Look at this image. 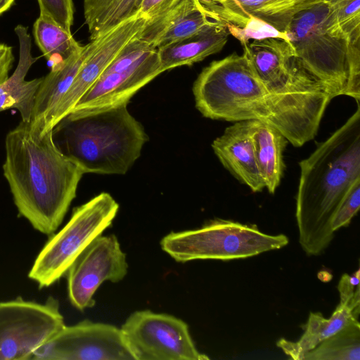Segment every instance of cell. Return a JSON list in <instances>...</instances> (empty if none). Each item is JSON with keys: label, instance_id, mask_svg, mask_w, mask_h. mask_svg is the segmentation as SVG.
Here are the masks:
<instances>
[{"label": "cell", "instance_id": "obj_1", "mask_svg": "<svg viewBox=\"0 0 360 360\" xmlns=\"http://www.w3.org/2000/svg\"><path fill=\"white\" fill-rule=\"evenodd\" d=\"M3 174L20 215L37 231L52 235L76 197L84 174L44 132L21 120L5 139Z\"/></svg>", "mask_w": 360, "mask_h": 360}, {"label": "cell", "instance_id": "obj_2", "mask_svg": "<svg viewBox=\"0 0 360 360\" xmlns=\"http://www.w3.org/2000/svg\"><path fill=\"white\" fill-rule=\"evenodd\" d=\"M299 164L295 217L299 243L309 256L322 254L334 237L333 218L360 181V105Z\"/></svg>", "mask_w": 360, "mask_h": 360}, {"label": "cell", "instance_id": "obj_3", "mask_svg": "<svg viewBox=\"0 0 360 360\" xmlns=\"http://www.w3.org/2000/svg\"><path fill=\"white\" fill-rule=\"evenodd\" d=\"M195 107L205 117L228 122L257 120L280 131L300 147L317 134L313 122L257 77L243 53L236 52L205 67L193 83Z\"/></svg>", "mask_w": 360, "mask_h": 360}, {"label": "cell", "instance_id": "obj_4", "mask_svg": "<svg viewBox=\"0 0 360 360\" xmlns=\"http://www.w3.org/2000/svg\"><path fill=\"white\" fill-rule=\"evenodd\" d=\"M127 104L72 110L53 128L56 146L84 174L127 173L148 140Z\"/></svg>", "mask_w": 360, "mask_h": 360}, {"label": "cell", "instance_id": "obj_5", "mask_svg": "<svg viewBox=\"0 0 360 360\" xmlns=\"http://www.w3.org/2000/svg\"><path fill=\"white\" fill-rule=\"evenodd\" d=\"M334 0L298 13L285 31L302 67L334 98L360 100L359 42H352L341 29Z\"/></svg>", "mask_w": 360, "mask_h": 360}, {"label": "cell", "instance_id": "obj_6", "mask_svg": "<svg viewBox=\"0 0 360 360\" xmlns=\"http://www.w3.org/2000/svg\"><path fill=\"white\" fill-rule=\"evenodd\" d=\"M289 243L284 234L269 235L255 224L215 219L200 228L171 232L160 240L162 250L174 260H231L278 250Z\"/></svg>", "mask_w": 360, "mask_h": 360}, {"label": "cell", "instance_id": "obj_7", "mask_svg": "<svg viewBox=\"0 0 360 360\" xmlns=\"http://www.w3.org/2000/svg\"><path fill=\"white\" fill-rule=\"evenodd\" d=\"M118 210V203L105 192L75 207L68 223L39 252L29 278L40 288L58 281L89 243L111 225Z\"/></svg>", "mask_w": 360, "mask_h": 360}, {"label": "cell", "instance_id": "obj_8", "mask_svg": "<svg viewBox=\"0 0 360 360\" xmlns=\"http://www.w3.org/2000/svg\"><path fill=\"white\" fill-rule=\"evenodd\" d=\"M57 299L44 303L0 302V360L32 359L36 350L65 326Z\"/></svg>", "mask_w": 360, "mask_h": 360}, {"label": "cell", "instance_id": "obj_9", "mask_svg": "<svg viewBox=\"0 0 360 360\" xmlns=\"http://www.w3.org/2000/svg\"><path fill=\"white\" fill-rule=\"evenodd\" d=\"M136 360H207L184 321L150 310L132 313L120 328Z\"/></svg>", "mask_w": 360, "mask_h": 360}, {"label": "cell", "instance_id": "obj_10", "mask_svg": "<svg viewBox=\"0 0 360 360\" xmlns=\"http://www.w3.org/2000/svg\"><path fill=\"white\" fill-rule=\"evenodd\" d=\"M34 360H136L121 328L84 320L65 326L38 348Z\"/></svg>", "mask_w": 360, "mask_h": 360}, {"label": "cell", "instance_id": "obj_11", "mask_svg": "<svg viewBox=\"0 0 360 360\" xmlns=\"http://www.w3.org/2000/svg\"><path fill=\"white\" fill-rule=\"evenodd\" d=\"M128 271L126 254L116 236L100 235L82 251L66 273L68 294L79 310L95 305L94 295L105 281L117 283Z\"/></svg>", "mask_w": 360, "mask_h": 360}, {"label": "cell", "instance_id": "obj_12", "mask_svg": "<svg viewBox=\"0 0 360 360\" xmlns=\"http://www.w3.org/2000/svg\"><path fill=\"white\" fill-rule=\"evenodd\" d=\"M146 18L139 13L96 38L94 49L84 60L71 86L58 103L49 129L74 108L121 49L141 31Z\"/></svg>", "mask_w": 360, "mask_h": 360}, {"label": "cell", "instance_id": "obj_13", "mask_svg": "<svg viewBox=\"0 0 360 360\" xmlns=\"http://www.w3.org/2000/svg\"><path fill=\"white\" fill-rule=\"evenodd\" d=\"M162 72L158 51L151 49L124 70L103 72L72 110H96L128 103L141 88Z\"/></svg>", "mask_w": 360, "mask_h": 360}, {"label": "cell", "instance_id": "obj_14", "mask_svg": "<svg viewBox=\"0 0 360 360\" xmlns=\"http://www.w3.org/2000/svg\"><path fill=\"white\" fill-rule=\"evenodd\" d=\"M212 150L225 169L252 192L264 184L257 163L250 121L236 122L212 143Z\"/></svg>", "mask_w": 360, "mask_h": 360}, {"label": "cell", "instance_id": "obj_15", "mask_svg": "<svg viewBox=\"0 0 360 360\" xmlns=\"http://www.w3.org/2000/svg\"><path fill=\"white\" fill-rule=\"evenodd\" d=\"M340 303L329 319L321 313L310 312L304 333L300 340L292 342L280 339L276 345L290 359L301 360L302 356L316 347L325 339L335 334L359 315V291L342 290Z\"/></svg>", "mask_w": 360, "mask_h": 360}, {"label": "cell", "instance_id": "obj_16", "mask_svg": "<svg viewBox=\"0 0 360 360\" xmlns=\"http://www.w3.org/2000/svg\"><path fill=\"white\" fill-rule=\"evenodd\" d=\"M95 43L96 39L90 40L80 50L54 63L49 73L43 77L35 97L30 121L43 132L51 129H49V124L58 103L71 86Z\"/></svg>", "mask_w": 360, "mask_h": 360}, {"label": "cell", "instance_id": "obj_17", "mask_svg": "<svg viewBox=\"0 0 360 360\" xmlns=\"http://www.w3.org/2000/svg\"><path fill=\"white\" fill-rule=\"evenodd\" d=\"M19 41V60L11 76L0 85V112L17 109L22 120L30 122L35 97L43 77L26 80L31 66L37 60L31 53V38L27 27L18 25L15 28Z\"/></svg>", "mask_w": 360, "mask_h": 360}, {"label": "cell", "instance_id": "obj_18", "mask_svg": "<svg viewBox=\"0 0 360 360\" xmlns=\"http://www.w3.org/2000/svg\"><path fill=\"white\" fill-rule=\"evenodd\" d=\"M229 33L224 24L200 34L157 49L162 72L191 65L219 52L226 45Z\"/></svg>", "mask_w": 360, "mask_h": 360}, {"label": "cell", "instance_id": "obj_19", "mask_svg": "<svg viewBox=\"0 0 360 360\" xmlns=\"http://www.w3.org/2000/svg\"><path fill=\"white\" fill-rule=\"evenodd\" d=\"M257 163L265 188L274 194L283 177V153L288 141L274 127L257 120H249Z\"/></svg>", "mask_w": 360, "mask_h": 360}, {"label": "cell", "instance_id": "obj_20", "mask_svg": "<svg viewBox=\"0 0 360 360\" xmlns=\"http://www.w3.org/2000/svg\"><path fill=\"white\" fill-rule=\"evenodd\" d=\"M143 0H98L84 4L90 40L98 38L139 13Z\"/></svg>", "mask_w": 360, "mask_h": 360}, {"label": "cell", "instance_id": "obj_21", "mask_svg": "<svg viewBox=\"0 0 360 360\" xmlns=\"http://www.w3.org/2000/svg\"><path fill=\"white\" fill-rule=\"evenodd\" d=\"M203 8L199 0H167L146 22L136 37L150 47L171 28L191 13Z\"/></svg>", "mask_w": 360, "mask_h": 360}, {"label": "cell", "instance_id": "obj_22", "mask_svg": "<svg viewBox=\"0 0 360 360\" xmlns=\"http://www.w3.org/2000/svg\"><path fill=\"white\" fill-rule=\"evenodd\" d=\"M360 324L354 319L335 334L325 339L301 360H359Z\"/></svg>", "mask_w": 360, "mask_h": 360}, {"label": "cell", "instance_id": "obj_23", "mask_svg": "<svg viewBox=\"0 0 360 360\" xmlns=\"http://www.w3.org/2000/svg\"><path fill=\"white\" fill-rule=\"evenodd\" d=\"M35 42L44 56L51 60L58 56L61 60L80 50L82 47L68 32L52 20L39 15L33 25Z\"/></svg>", "mask_w": 360, "mask_h": 360}, {"label": "cell", "instance_id": "obj_24", "mask_svg": "<svg viewBox=\"0 0 360 360\" xmlns=\"http://www.w3.org/2000/svg\"><path fill=\"white\" fill-rule=\"evenodd\" d=\"M243 45L250 39L259 40L266 38H281L289 40L285 32H280L264 20L250 17L243 28L227 29Z\"/></svg>", "mask_w": 360, "mask_h": 360}, {"label": "cell", "instance_id": "obj_25", "mask_svg": "<svg viewBox=\"0 0 360 360\" xmlns=\"http://www.w3.org/2000/svg\"><path fill=\"white\" fill-rule=\"evenodd\" d=\"M40 14L48 18L63 29L71 32L74 20L72 0H37Z\"/></svg>", "mask_w": 360, "mask_h": 360}, {"label": "cell", "instance_id": "obj_26", "mask_svg": "<svg viewBox=\"0 0 360 360\" xmlns=\"http://www.w3.org/2000/svg\"><path fill=\"white\" fill-rule=\"evenodd\" d=\"M360 207V181L349 190L347 196L338 208L332 222L335 232L341 227L348 226L356 215Z\"/></svg>", "mask_w": 360, "mask_h": 360}, {"label": "cell", "instance_id": "obj_27", "mask_svg": "<svg viewBox=\"0 0 360 360\" xmlns=\"http://www.w3.org/2000/svg\"><path fill=\"white\" fill-rule=\"evenodd\" d=\"M14 62V56L11 46L0 44V85L8 78V73Z\"/></svg>", "mask_w": 360, "mask_h": 360}, {"label": "cell", "instance_id": "obj_28", "mask_svg": "<svg viewBox=\"0 0 360 360\" xmlns=\"http://www.w3.org/2000/svg\"><path fill=\"white\" fill-rule=\"evenodd\" d=\"M167 0H143L139 14L145 18L153 15Z\"/></svg>", "mask_w": 360, "mask_h": 360}, {"label": "cell", "instance_id": "obj_29", "mask_svg": "<svg viewBox=\"0 0 360 360\" xmlns=\"http://www.w3.org/2000/svg\"><path fill=\"white\" fill-rule=\"evenodd\" d=\"M14 1L15 0H0V15L13 5Z\"/></svg>", "mask_w": 360, "mask_h": 360}, {"label": "cell", "instance_id": "obj_30", "mask_svg": "<svg viewBox=\"0 0 360 360\" xmlns=\"http://www.w3.org/2000/svg\"><path fill=\"white\" fill-rule=\"evenodd\" d=\"M98 1V0H84V4H86V3H92V2H94V1Z\"/></svg>", "mask_w": 360, "mask_h": 360}]
</instances>
